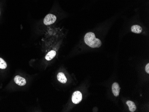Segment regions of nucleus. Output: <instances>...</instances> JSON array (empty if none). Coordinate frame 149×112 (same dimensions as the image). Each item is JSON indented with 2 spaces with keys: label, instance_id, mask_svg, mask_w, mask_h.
Here are the masks:
<instances>
[{
  "label": "nucleus",
  "instance_id": "f257e3e1",
  "mask_svg": "<svg viewBox=\"0 0 149 112\" xmlns=\"http://www.w3.org/2000/svg\"><path fill=\"white\" fill-rule=\"evenodd\" d=\"M84 40L85 43L92 48H98L102 44L100 40L96 38L95 34L92 32L87 33L85 35Z\"/></svg>",
  "mask_w": 149,
  "mask_h": 112
},
{
  "label": "nucleus",
  "instance_id": "f03ea898",
  "mask_svg": "<svg viewBox=\"0 0 149 112\" xmlns=\"http://www.w3.org/2000/svg\"><path fill=\"white\" fill-rule=\"evenodd\" d=\"M56 17L55 15L48 14L44 18L43 23L45 25H50L55 23L56 21Z\"/></svg>",
  "mask_w": 149,
  "mask_h": 112
},
{
  "label": "nucleus",
  "instance_id": "7ed1b4c3",
  "mask_svg": "<svg viewBox=\"0 0 149 112\" xmlns=\"http://www.w3.org/2000/svg\"><path fill=\"white\" fill-rule=\"evenodd\" d=\"M82 100V93L80 91H76L73 93L72 97V100L73 103L77 104L80 103Z\"/></svg>",
  "mask_w": 149,
  "mask_h": 112
},
{
  "label": "nucleus",
  "instance_id": "20e7f679",
  "mask_svg": "<svg viewBox=\"0 0 149 112\" xmlns=\"http://www.w3.org/2000/svg\"><path fill=\"white\" fill-rule=\"evenodd\" d=\"M14 81L16 84H17L21 86L25 85L27 83V81L25 79L22 77H20L19 75H17L14 79Z\"/></svg>",
  "mask_w": 149,
  "mask_h": 112
},
{
  "label": "nucleus",
  "instance_id": "39448f33",
  "mask_svg": "<svg viewBox=\"0 0 149 112\" xmlns=\"http://www.w3.org/2000/svg\"><path fill=\"white\" fill-rule=\"evenodd\" d=\"M112 93L115 97H118L119 95L120 87L118 83H114L112 87Z\"/></svg>",
  "mask_w": 149,
  "mask_h": 112
},
{
  "label": "nucleus",
  "instance_id": "423d86ee",
  "mask_svg": "<svg viewBox=\"0 0 149 112\" xmlns=\"http://www.w3.org/2000/svg\"><path fill=\"white\" fill-rule=\"evenodd\" d=\"M57 77L58 80L63 84H65L67 81V79L65 75L63 73H59Z\"/></svg>",
  "mask_w": 149,
  "mask_h": 112
},
{
  "label": "nucleus",
  "instance_id": "0eeeda50",
  "mask_svg": "<svg viewBox=\"0 0 149 112\" xmlns=\"http://www.w3.org/2000/svg\"><path fill=\"white\" fill-rule=\"evenodd\" d=\"M126 104L129 107V109L130 112H134L136 110L137 108H136L135 104L134 102L132 101H128L126 102Z\"/></svg>",
  "mask_w": 149,
  "mask_h": 112
},
{
  "label": "nucleus",
  "instance_id": "6e6552de",
  "mask_svg": "<svg viewBox=\"0 0 149 112\" xmlns=\"http://www.w3.org/2000/svg\"><path fill=\"white\" fill-rule=\"evenodd\" d=\"M132 32L136 34H140L142 31V29L139 25H134L131 27Z\"/></svg>",
  "mask_w": 149,
  "mask_h": 112
},
{
  "label": "nucleus",
  "instance_id": "1a4fd4ad",
  "mask_svg": "<svg viewBox=\"0 0 149 112\" xmlns=\"http://www.w3.org/2000/svg\"><path fill=\"white\" fill-rule=\"evenodd\" d=\"M56 54V51H51L47 54V55L45 56V59L48 61L51 60L55 57Z\"/></svg>",
  "mask_w": 149,
  "mask_h": 112
},
{
  "label": "nucleus",
  "instance_id": "9d476101",
  "mask_svg": "<svg viewBox=\"0 0 149 112\" xmlns=\"http://www.w3.org/2000/svg\"><path fill=\"white\" fill-rule=\"evenodd\" d=\"M7 65L5 61L1 58H0V68L2 69H4L7 67Z\"/></svg>",
  "mask_w": 149,
  "mask_h": 112
},
{
  "label": "nucleus",
  "instance_id": "9b49d317",
  "mask_svg": "<svg viewBox=\"0 0 149 112\" xmlns=\"http://www.w3.org/2000/svg\"><path fill=\"white\" fill-rule=\"evenodd\" d=\"M145 70H146V73H149V63H148V64L146 65V67H145Z\"/></svg>",
  "mask_w": 149,
  "mask_h": 112
},
{
  "label": "nucleus",
  "instance_id": "f8f14e48",
  "mask_svg": "<svg viewBox=\"0 0 149 112\" xmlns=\"http://www.w3.org/2000/svg\"></svg>",
  "mask_w": 149,
  "mask_h": 112
}]
</instances>
